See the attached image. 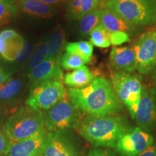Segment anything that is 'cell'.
I'll use <instances>...</instances> for the list:
<instances>
[{
	"mask_svg": "<svg viewBox=\"0 0 156 156\" xmlns=\"http://www.w3.org/2000/svg\"><path fill=\"white\" fill-rule=\"evenodd\" d=\"M67 95L77 110L88 116L114 115L122 108L112 85L99 77L80 88H69Z\"/></svg>",
	"mask_w": 156,
	"mask_h": 156,
	"instance_id": "obj_1",
	"label": "cell"
},
{
	"mask_svg": "<svg viewBox=\"0 0 156 156\" xmlns=\"http://www.w3.org/2000/svg\"><path fill=\"white\" fill-rule=\"evenodd\" d=\"M77 131L95 147H115L116 142L129 130L128 123L122 116L108 115L88 116L81 120Z\"/></svg>",
	"mask_w": 156,
	"mask_h": 156,
	"instance_id": "obj_2",
	"label": "cell"
},
{
	"mask_svg": "<svg viewBox=\"0 0 156 156\" xmlns=\"http://www.w3.org/2000/svg\"><path fill=\"white\" fill-rule=\"evenodd\" d=\"M45 127L41 111L25 105L11 113L6 122L5 131L11 145L28 139Z\"/></svg>",
	"mask_w": 156,
	"mask_h": 156,
	"instance_id": "obj_3",
	"label": "cell"
},
{
	"mask_svg": "<svg viewBox=\"0 0 156 156\" xmlns=\"http://www.w3.org/2000/svg\"><path fill=\"white\" fill-rule=\"evenodd\" d=\"M103 7L136 27L156 22V0H111L103 4Z\"/></svg>",
	"mask_w": 156,
	"mask_h": 156,
	"instance_id": "obj_4",
	"label": "cell"
},
{
	"mask_svg": "<svg viewBox=\"0 0 156 156\" xmlns=\"http://www.w3.org/2000/svg\"><path fill=\"white\" fill-rule=\"evenodd\" d=\"M44 125L48 132L66 131L77 128L80 119V112L74 106L68 95L53 107L43 112Z\"/></svg>",
	"mask_w": 156,
	"mask_h": 156,
	"instance_id": "obj_5",
	"label": "cell"
},
{
	"mask_svg": "<svg viewBox=\"0 0 156 156\" xmlns=\"http://www.w3.org/2000/svg\"><path fill=\"white\" fill-rule=\"evenodd\" d=\"M112 82L119 100L126 106L132 119H134L142 93L140 77L124 72H116L112 76Z\"/></svg>",
	"mask_w": 156,
	"mask_h": 156,
	"instance_id": "obj_6",
	"label": "cell"
},
{
	"mask_svg": "<svg viewBox=\"0 0 156 156\" xmlns=\"http://www.w3.org/2000/svg\"><path fill=\"white\" fill-rule=\"evenodd\" d=\"M67 95V91L59 80H48L30 85L25 105L44 112L56 105Z\"/></svg>",
	"mask_w": 156,
	"mask_h": 156,
	"instance_id": "obj_7",
	"label": "cell"
},
{
	"mask_svg": "<svg viewBox=\"0 0 156 156\" xmlns=\"http://www.w3.org/2000/svg\"><path fill=\"white\" fill-rule=\"evenodd\" d=\"M153 136L140 127L129 129L115 146L121 156H136L153 145Z\"/></svg>",
	"mask_w": 156,
	"mask_h": 156,
	"instance_id": "obj_8",
	"label": "cell"
},
{
	"mask_svg": "<svg viewBox=\"0 0 156 156\" xmlns=\"http://www.w3.org/2000/svg\"><path fill=\"white\" fill-rule=\"evenodd\" d=\"M137 69L140 73L147 75L156 67V30L142 34L134 46Z\"/></svg>",
	"mask_w": 156,
	"mask_h": 156,
	"instance_id": "obj_9",
	"label": "cell"
},
{
	"mask_svg": "<svg viewBox=\"0 0 156 156\" xmlns=\"http://www.w3.org/2000/svg\"><path fill=\"white\" fill-rule=\"evenodd\" d=\"M134 119L138 127L147 132L156 127V99L153 88L147 85L142 86L141 98Z\"/></svg>",
	"mask_w": 156,
	"mask_h": 156,
	"instance_id": "obj_10",
	"label": "cell"
},
{
	"mask_svg": "<svg viewBox=\"0 0 156 156\" xmlns=\"http://www.w3.org/2000/svg\"><path fill=\"white\" fill-rule=\"evenodd\" d=\"M65 131L48 132L42 156H79Z\"/></svg>",
	"mask_w": 156,
	"mask_h": 156,
	"instance_id": "obj_11",
	"label": "cell"
},
{
	"mask_svg": "<svg viewBox=\"0 0 156 156\" xmlns=\"http://www.w3.org/2000/svg\"><path fill=\"white\" fill-rule=\"evenodd\" d=\"M26 41L18 33L12 29L0 33V56L5 61L17 62Z\"/></svg>",
	"mask_w": 156,
	"mask_h": 156,
	"instance_id": "obj_12",
	"label": "cell"
},
{
	"mask_svg": "<svg viewBox=\"0 0 156 156\" xmlns=\"http://www.w3.org/2000/svg\"><path fill=\"white\" fill-rule=\"evenodd\" d=\"M47 132L44 128L28 139L12 144L7 156H41Z\"/></svg>",
	"mask_w": 156,
	"mask_h": 156,
	"instance_id": "obj_13",
	"label": "cell"
},
{
	"mask_svg": "<svg viewBox=\"0 0 156 156\" xmlns=\"http://www.w3.org/2000/svg\"><path fill=\"white\" fill-rule=\"evenodd\" d=\"M60 59L46 58L44 62L28 74V80L30 85L48 80L63 82V72L60 66Z\"/></svg>",
	"mask_w": 156,
	"mask_h": 156,
	"instance_id": "obj_14",
	"label": "cell"
},
{
	"mask_svg": "<svg viewBox=\"0 0 156 156\" xmlns=\"http://www.w3.org/2000/svg\"><path fill=\"white\" fill-rule=\"evenodd\" d=\"M26 87V79L23 77H10L0 85V110H5L17 102Z\"/></svg>",
	"mask_w": 156,
	"mask_h": 156,
	"instance_id": "obj_15",
	"label": "cell"
},
{
	"mask_svg": "<svg viewBox=\"0 0 156 156\" xmlns=\"http://www.w3.org/2000/svg\"><path fill=\"white\" fill-rule=\"evenodd\" d=\"M111 64L119 72L132 73L137 68V61L134 48L114 47L110 53Z\"/></svg>",
	"mask_w": 156,
	"mask_h": 156,
	"instance_id": "obj_16",
	"label": "cell"
},
{
	"mask_svg": "<svg viewBox=\"0 0 156 156\" xmlns=\"http://www.w3.org/2000/svg\"><path fill=\"white\" fill-rule=\"evenodd\" d=\"M17 9L31 17L48 18L56 13L54 5H48L41 0H15Z\"/></svg>",
	"mask_w": 156,
	"mask_h": 156,
	"instance_id": "obj_17",
	"label": "cell"
},
{
	"mask_svg": "<svg viewBox=\"0 0 156 156\" xmlns=\"http://www.w3.org/2000/svg\"><path fill=\"white\" fill-rule=\"evenodd\" d=\"M100 24L109 33L124 32L129 34L134 32L136 28V26L126 22L113 11L104 7H102Z\"/></svg>",
	"mask_w": 156,
	"mask_h": 156,
	"instance_id": "obj_18",
	"label": "cell"
},
{
	"mask_svg": "<svg viewBox=\"0 0 156 156\" xmlns=\"http://www.w3.org/2000/svg\"><path fill=\"white\" fill-rule=\"evenodd\" d=\"M98 5L99 0H68L67 16L73 20H80Z\"/></svg>",
	"mask_w": 156,
	"mask_h": 156,
	"instance_id": "obj_19",
	"label": "cell"
},
{
	"mask_svg": "<svg viewBox=\"0 0 156 156\" xmlns=\"http://www.w3.org/2000/svg\"><path fill=\"white\" fill-rule=\"evenodd\" d=\"M95 79V76L85 65L64 76V83L71 88L83 87L92 83Z\"/></svg>",
	"mask_w": 156,
	"mask_h": 156,
	"instance_id": "obj_20",
	"label": "cell"
},
{
	"mask_svg": "<svg viewBox=\"0 0 156 156\" xmlns=\"http://www.w3.org/2000/svg\"><path fill=\"white\" fill-rule=\"evenodd\" d=\"M65 41L66 35L64 29L56 28L46 41V58L60 59L67 44Z\"/></svg>",
	"mask_w": 156,
	"mask_h": 156,
	"instance_id": "obj_21",
	"label": "cell"
},
{
	"mask_svg": "<svg viewBox=\"0 0 156 156\" xmlns=\"http://www.w3.org/2000/svg\"><path fill=\"white\" fill-rule=\"evenodd\" d=\"M101 12H102V7L98 6L96 8L93 9L88 14L80 20V22L79 25V31L81 36H88L91 31L100 24Z\"/></svg>",
	"mask_w": 156,
	"mask_h": 156,
	"instance_id": "obj_22",
	"label": "cell"
},
{
	"mask_svg": "<svg viewBox=\"0 0 156 156\" xmlns=\"http://www.w3.org/2000/svg\"><path fill=\"white\" fill-rule=\"evenodd\" d=\"M65 50L70 54H76L85 59L87 63L91 61L93 53V46L90 42L81 41L77 42L67 43L65 45Z\"/></svg>",
	"mask_w": 156,
	"mask_h": 156,
	"instance_id": "obj_23",
	"label": "cell"
},
{
	"mask_svg": "<svg viewBox=\"0 0 156 156\" xmlns=\"http://www.w3.org/2000/svg\"><path fill=\"white\" fill-rule=\"evenodd\" d=\"M90 42L93 46L100 48H108L111 43L109 40V32L101 24L93 29L90 34Z\"/></svg>",
	"mask_w": 156,
	"mask_h": 156,
	"instance_id": "obj_24",
	"label": "cell"
},
{
	"mask_svg": "<svg viewBox=\"0 0 156 156\" xmlns=\"http://www.w3.org/2000/svg\"><path fill=\"white\" fill-rule=\"evenodd\" d=\"M46 58V41H41L37 45L29 56L27 64V73L35 69Z\"/></svg>",
	"mask_w": 156,
	"mask_h": 156,
	"instance_id": "obj_25",
	"label": "cell"
},
{
	"mask_svg": "<svg viewBox=\"0 0 156 156\" xmlns=\"http://www.w3.org/2000/svg\"><path fill=\"white\" fill-rule=\"evenodd\" d=\"M59 63L61 67L64 69L75 70L83 67L87 62L80 56L76 55V54L65 52V53L62 54L61 58H60Z\"/></svg>",
	"mask_w": 156,
	"mask_h": 156,
	"instance_id": "obj_26",
	"label": "cell"
},
{
	"mask_svg": "<svg viewBox=\"0 0 156 156\" xmlns=\"http://www.w3.org/2000/svg\"><path fill=\"white\" fill-rule=\"evenodd\" d=\"M17 11L16 3H0V26L10 23L17 16Z\"/></svg>",
	"mask_w": 156,
	"mask_h": 156,
	"instance_id": "obj_27",
	"label": "cell"
},
{
	"mask_svg": "<svg viewBox=\"0 0 156 156\" xmlns=\"http://www.w3.org/2000/svg\"><path fill=\"white\" fill-rule=\"evenodd\" d=\"M109 40L111 45L118 46L130 41L129 34L124 32L109 33Z\"/></svg>",
	"mask_w": 156,
	"mask_h": 156,
	"instance_id": "obj_28",
	"label": "cell"
},
{
	"mask_svg": "<svg viewBox=\"0 0 156 156\" xmlns=\"http://www.w3.org/2000/svg\"><path fill=\"white\" fill-rule=\"evenodd\" d=\"M11 142L5 131L0 132V156H7Z\"/></svg>",
	"mask_w": 156,
	"mask_h": 156,
	"instance_id": "obj_29",
	"label": "cell"
},
{
	"mask_svg": "<svg viewBox=\"0 0 156 156\" xmlns=\"http://www.w3.org/2000/svg\"><path fill=\"white\" fill-rule=\"evenodd\" d=\"M13 71L0 60V85L12 77Z\"/></svg>",
	"mask_w": 156,
	"mask_h": 156,
	"instance_id": "obj_30",
	"label": "cell"
},
{
	"mask_svg": "<svg viewBox=\"0 0 156 156\" xmlns=\"http://www.w3.org/2000/svg\"><path fill=\"white\" fill-rule=\"evenodd\" d=\"M87 156H115V155L112 151L98 148L90 151Z\"/></svg>",
	"mask_w": 156,
	"mask_h": 156,
	"instance_id": "obj_31",
	"label": "cell"
},
{
	"mask_svg": "<svg viewBox=\"0 0 156 156\" xmlns=\"http://www.w3.org/2000/svg\"><path fill=\"white\" fill-rule=\"evenodd\" d=\"M136 156H156V145H152L145 151Z\"/></svg>",
	"mask_w": 156,
	"mask_h": 156,
	"instance_id": "obj_32",
	"label": "cell"
},
{
	"mask_svg": "<svg viewBox=\"0 0 156 156\" xmlns=\"http://www.w3.org/2000/svg\"><path fill=\"white\" fill-rule=\"evenodd\" d=\"M8 117H6L4 110H0V132H4L6 122Z\"/></svg>",
	"mask_w": 156,
	"mask_h": 156,
	"instance_id": "obj_33",
	"label": "cell"
},
{
	"mask_svg": "<svg viewBox=\"0 0 156 156\" xmlns=\"http://www.w3.org/2000/svg\"><path fill=\"white\" fill-rule=\"evenodd\" d=\"M41 1L44 2L46 4H48V5H56V4L61 3L62 2L64 1V0H41Z\"/></svg>",
	"mask_w": 156,
	"mask_h": 156,
	"instance_id": "obj_34",
	"label": "cell"
},
{
	"mask_svg": "<svg viewBox=\"0 0 156 156\" xmlns=\"http://www.w3.org/2000/svg\"><path fill=\"white\" fill-rule=\"evenodd\" d=\"M11 3V4H15L16 2L15 0H0V3Z\"/></svg>",
	"mask_w": 156,
	"mask_h": 156,
	"instance_id": "obj_35",
	"label": "cell"
},
{
	"mask_svg": "<svg viewBox=\"0 0 156 156\" xmlns=\"http://www.w3.org/2000/svg\"><path fill=\"white\" fill-rule=\"evenodd\" d=\"M153 81L154 83H155V85H156V67L153 70Z\"/></svg>",
	"mask_w": 156,
	"mask_h": 156,
	"instance_id": "obj_36",
	"label": "cell"
},
{
	"mask_svg": "<svg viewBox=\"0 0 156 156\" xmlns=\"http://www.w3.org/2000/svg\"><path fill=\"white\" fill-rule=\"evenodd\" d=\"M111 1V0H99V2H107Z\"/></svg>",
	"mask_w": 156,
	"mask_h": 156,
	"instance_id": "obj_37",
	"label": "cell"
},
{
	"mask_svg": "<svg viewBox=\"0 0 156 156\" xmlns=\"http://www.w3.org/2000/svg\"><path fill=\"white\" fill-rule=\"evenodd\" d=\"M154 93H155V99H156V85H155V87H154Z\"/></svg>",
	"mask_w": 156,
	"mask_h": 156,
	"instance_id": "obj_38",
	"label": "cell"
},
{
	"mask_svg": "<svg viewBox=\"0 0 156 156\" xmlns=\"http://www.w3.org/2000/svg\"><path fill=\"white\" fill-rule=\"evenodd\" d=\"M41 156H42V155H41Z\"/></svg>",
	"mask_w": 156,
	"mask_h": 156,
	"instance_id": "obj_39",
	"label": "cell"
}]
</instances>
